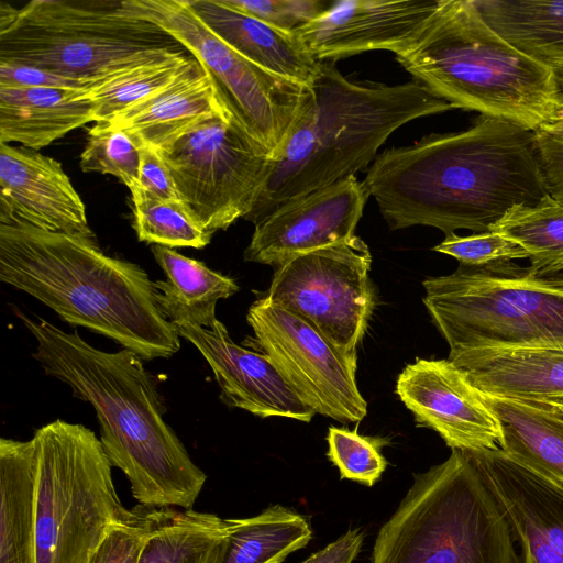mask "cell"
Here are the masks:
<instances>
[{"label": "cell", "instance_id": "obj_34", "mask_svg": "<svg viewBox=\"0 0 563 563\" xmlns=\"http://www.w3.org/2000/svg\"><path fill=\"white\" fill-rule=\"evenodd\" d=\"M327 442V456L338 467L342 479L373 486L386 470L387 461L380 452L386 443L383 438L331 426Z\"/></svg>", "mask_w": 563, "mask_h": 563}, {"label": "cell", "instance_id": "obj_9", "mask_svg": "<svg viewBox=\"0 0 563 563\" xmlns=\"http://www.w3.org/2000/svg\"><path fill=\"white\" fill-rule=\"evenodd\" d=\"M36 563H89L126 509L100 439L57 419L36 429Z\"/></svg>", "mask_w": 563, "mask_h": 563}, {"label": "cell", "instance_id": "obj_18", "mask_svg": "<svg viewBox=\"0 0 563 563\" xmlns=\"http://www.w3.org/2000/svg\"><path fill=\"white\" fill-rule=\"evenodd\" d=\"M174 325L179 336L190 342L210 365L220 398L229 407L260 418L282 417L302 422H310L317 415L266 356L234 343L221 321L217 320L211 329L185 322Z\"/></svg>", "mask_w": 563, "mask_h": 563}, {"label": "cell", "instance_id": "obj_42", "mask_svg": "<svg viewBox=\"0 0 563 563\" xmlns=\"http://www.w3.org/2000/svg\"><path fill=\"white\" fill-rule=\"evenodd\" d=\"M545 400H551V401L555 402L563 410V396L550 398V399H545Z\"/></svg>", "mask_w": 563, "mask_h": 563}, {"label": "cell", "instance_id": "obj_36", "mask_svg": "<svg viewBox=\"0 0 563 563\" xmlns=\"http://www.w3.org/2000/svg\"><path fill=\"white\" fill-rule=\"evenodd\" d=\"M155 514L156 508L137 504L112 528L89 563H137Z\"/></svg>", "mask_w": 563, "mask_h": 563}, {"label": "cell", "instance_id": "obj_14", "mask_svg": "<svg viewBox=\"0 0 563 563\" xmlns=\"http://www.w3.org/2000/svg\"><path fill=\"white\" fill-rule=\"evenodd\" d=\"M462 452L507 520L520 563H563V483L500 448Z\"/></svg>", "mask_w": 563, "mask_h": 563}, {"label": "cell", "instance_id": "obj_33", "mask_svg": "<svg viewBox=\"0 0 563 563\" xmlns=\"http://www.w3.org/2000/svg\"><path fill=\"white\" fill-rule=\"evenodd\" d=\"M140 164L139 143L126 130L109 122H97L89 129L80 155L82 172L115 176L131 189L137 185Z\"/></svg>", "mask_w": 563, "mask_h": 563}, {"label": "cell", "instance_id": "obj_1", "mask_svg": "<svg viewBox=\"0 0 563 563\" xmlns=\"http://www.w3.org/2000/svg\"><path fill=\"white\" fill-rule=\"evenodd\" d=\"M363 184L390 230L427 225L445 236L490 231L514 206L550 194L536 131L485 114L464 131L385 150Z\"/></svg>", "mask_w": 563, "mask_h": 563}, {"label": "cell", "instance_id": "obj_30", "mask_svg": "<svg viewBox=\"0 0 563 563\" xmlns=\"http://www.w3.org/2000/svg\"><path fill=\"white\" fill-rule=\"evenodd\" d=\"M199 62L191 55L142 63L113 73L86 90L93 121L110 122L145 102L192 71Z\"/></svg>", "mask_w": 563, "mask_h": 563}, {"label": "cell", "instance_id": "obj_39", "mask_svg": "<svg viewBox=\"0 0 563 563\" xmlns=\"http://www.w3.org/2000/svg\"><path fill=\"white\" fill-rule=\"evenodd\" d=\"M96 84L66 78L31 66L0 63V88L44 87L88 90Z\"/></svg>", "mask_w": 563, "mask_h": 563}, {"label": "cell", "instance_id": "obj_7", "mask_svg": "<svg viewBox=\"0 0 563 563\" xmlns=\"http://www.w3.org/2000/svg\"><path fill=\"white\" fill-rule=\"evenodd\" d=\"M511 529L461 450L413 483L377 533L369 563H520Z\"/></svg>", "mask_w": 563, "mask_h": 563}, {"label": "cell", "instance_id": "obj_2", "mask_svg": "<svg viewBox=\"0 0 563 563\" xmlns=\"http://www.w3.org/2000/svg\"><path fill=\"white\" fill-rule=\"evenodd\" d=\"M16 314L36 340L33 357L45 374L93 407L102 448L126 476L135 500L151 508L192 509L207 475L164 420L165 408L142 358L128 349L98 350L77 331Z\"/></svg>", "mask_w": 563, "mask_h": 563}, {"label": "cell", "instance_id": "obj_37", "mask_svg": "<svg viewBox=\"0 0 563 563\" xmlns=\"http://www.w3.org/2000/svg\"><path fill=\"white\" fill-rule=\"evenodd\" d=\"M228 5L279 30L296 32L321 14L332 1L323 0H223Z\"/></svg>", "mask_w": 563, "mask_h": 563}, {"label": "cell", "instance_id": "obj_29", "mask_svg": "<svg viewBox=\"0 0 563 563\" xmlns=\"http://www.w3.org/2000/svg\"><path fill=\"white\" fill-rule=\"evenodd\" d=\"M227 520L229 534L221 563H282L312 538L306 517L282 505L253 517Z\"/></svg>", "mask_w": 563, "mask_h": 563}, {"label": "cell", "instance_id": "obj_4", "mask_svg": "<svg viewBox=\"0 0 563 563\" xmlns=\"http://www.w3.org/2000/svg\"><path fill=\"white\" fill-rule=\"evenodd\" d=\"M455 109L416 80L358 82L334 62L320 68L252 212L254 224L285 201L367 169L377 150L412 120Z\"/></svg>", "mask_w": 563, "mask_h": 563}, {"label": "cell", "instance_id": "obj_21", "mask_svg": "<svg viewBox=\"0 0 563 563\" xmlns=\"http://www.w3.org/2000/svg\"><path fill=\"white\" fill-rule=\"evenodd\" d=\"M448 360L488 395L537 400L563 396L562 349H481Z\"/></svg>", "mask_w": 563, "mask_h": 563}, {"label": "cell", "instance_id": "obj_32", "mask_svg": "<svg viewBox=\"0 0 563 563\" xmlns=\"http://www.w3.org/2000/svg\"><path fill=\"white\" fill-rule=\"evenodd\" d=\"M137 239L167 247L202 249L212 233L205 230L181 200L156 198L137 186L130 189Z\"/></svg>", "mask_w": 563, "mask_h": 563}, {"label": "cell", "instance_id": "obj_6", "mask_svg": "<svg viewBox=\"0 0 563 563\" xmlns=\"http://www.w3.org/2000/svg\"><path fill=\"white\" fill-rule=\"evenodd\" d=\"M190 54L124 1H0V63L31 66L93 82L122 69Z\"/></svg>", "mask_w": 563, "mask_h": 563}, {"label": "cell", "instance_id": "obj_11", "mask_svg": "<svg viewBox=\"0 0 563 563\" xmlns=\"http://www.w3.org/2000/svg\"><path fill=\"white\" fill-rule=\"evenodd\" d=\"M158 151L179 199L212 234L252 212L273 162L271 153L251 141L223 110Z\"/></svg>", "mask_w": 563, "mask_h": 563}, {"label": "cell", "instance_id": "obj_12", "mask_svg": "<svg viewBox=\"0 0 563 563\" xmlns=\"http://www.w3.org/2000/svg\"><path fill=\"white\" fill-rule=\"evenodd\" d=\"M372 255L357 235L296 255L275 268L266 297L357 358L375 301Z\"/></svg>", "mask_w": 563, "mask_h": 563}, {"label": "cell", "instance_id": "obj_31", "mask_svg": "<svg viewBox=\"0 0 563 563\" xmlns=\"http://www.w3.org/2000/svg\"><path fill=\"white\" fill-rule=\"evenodd\" d=\"M490 231L521 245L533 269L563 271V201L550 194L534 206H514Z\"/></svg>", "mask_w": 563, "mask_h": 563}, {"label": "cell", "instance_id": "obj_38", "mask_svg": "<svg viewBox=\"0 0 563 563\" xmlns=\"http://www.w3.org/2000/svg\"><path fill=\"white\" fill-rule=\"evenodd\" d=\"M137 143L141 164L139 181L135 186L156 198L180 200L172 173L159 151L139 141Z\"/></svg>", "mask_w": 563, "mask_h": 563}, {"label": "cell", "instance_id": "obj_19", "mask_svg": "<svg viewBox=\"0 0 563 563\" xmlns=\"http://www.w3.org/2000/svg\"><path fill=\"white\" fill-rule=\"evenodd\" d=\"M96 240L86 207L56 159L0 143V222Z\"/></svg>", "mask_w": 563, "mask_h": 563}, {"label": "cell", "instance_id": "obj_16", "mask_svg": "<svg viewBox=\"0 0 563 563\" xmlns=\"http://www.w3.org/2000/svg\"><path fill=\"white\" fill-rule=\"evenodd\" d=\"M417 426L435 431L451 450L499 448L500 427L483 394L450 360L417 358L396 382Z\"/></svg>", "mask_w": 563, "mask_h": 563}, {"label": "cell", "instance_id": "obj_10", "mask_svg": "<svg viewBox=\"0 0 563 563\" xmlns=\"http://www.w3.org/2000/svg\"><path fill=\"white\" fill-rule=\"evenodd\" d=\"M123 1L132 13L156 23L187 48L211 79L230 120L273 157L299 114L309 87L244 58L211 32L186 0Z\"/></svg>", "mask_w": 563, "mask_h": 563}, {"label": "cell", "instance_id": "obj_15", "mask_svg": "<svg viewBox=\"0 0 563 563\" xmlns=\"http://www.w3.org/2000/svg\"><path fill=\"white\" fill-rule=\"evenodd\" d=\"M369 195L356 176L291 198L255 223L244 260L275 268L355 234Z\"/></svg>", "mask_w": 563, "mask_h": 563}, {"label": "cell", "instance_id": "obj_41", "mask_svg": "<svg viewBox=\"0 0 563 563\" xmlns=\"http://www.w3.org/2000/svg\"><path fill=\"white\" fill-rule=\"evenodd\" d=\"M543 130L563 133V113Z\"/></svg>", "mask_w": 563, "mask_h": 563}, {"label": "cell", "instance_id": "obj_13", "mask_svg": "<svg viewBox=\"0 0 563 563\" xmlns=\"http://www.w3.org/2000/svg\"><path fill=\"white\" fill-rule=\"evenodd\" d=\"M246 320L253 336L243 345L266 356L310 409L342 423L365 418L367 404L356 383L357 358L266 296L251 305Z\"/></svg>", "mask_w": 563, "mask_h": 563}, {"label": "cell", "instance_id": "obj_23", "mask_svg": "<svg viewBox=\"0 0 563 563\" xmlns=\"http://www.w3.org/2000/svg\"><path fill=\"white\" fill-rule=\"evenodd\" d=\"M482 394L500 427L499 448L563 483V410L551 400Z\"/></svg>", "mask_w": 563, "mask_h": 563}, {"label": "cell", "instance_id": "obj_27", "mask_svg": "<svg viewBox=\"0 0 563 563\" xmlns=\"http://www.w3.org/2000/svg\"><path fill=\"white\" fill-rule=\"evenodd\" d=\"M486 24L563 78V0H473Z\"/></svg>", "mask_w": 563, "mask_h": 563}, {"label": "cell", "instance_id": "obj_26", "mask_svg": "<svg viewBox=\"0 0 563 563\" xmlns=\"http://www.w3.org/2000/svg\"><path fill=\"white\" fill-rule=\"evenodd\" d=\"M152 253L166 276L165 280L155 282L158 306L164 316L173 323L185 322L211 329L218 320V300L236 294V282L170 247L153 245Z\"/></svg>", "mask_w": 563, "mask_h": 563}, {"label": "cell", "instance_id": "obj_3", "mask_svg": "<svg viewBox=\"0 0 563 563\" xmlns=\"http://www.w3.org/2000/svg\"><path fill=\"white\" fill-rule=\"evenodd\" d=\"M0 280L142 360L168 358L180 347L155 282L137 264L104 254L96 240L0 222Z\"/></svg>", "mask_w": 563, "mask_h": 563}, {"label": "cell", "instance_id": "obj_22", "mask_svg": "<svg viewBox=\"0 0 563 563\" xmlns=\"http://www.w3.org/2000/svg\"><path fill=\"white\" fill-rule=\"evenodd\" d=\"M88 122L95 121L86 90L0 88V143L36 151Z\"/></svg>", "mask_w": 563, "mask_h": 563}, {"label": "cell", "instance_id": "obj_25", "mask_svg": "<svg viewBox=\"0 0 563 563\" xmlns=\"http://www.w3.org/2000/svg\"><path fill=\"white\" fill-rule=\"evenodd\" d=\"M33 440H0V563H36Z\"/></svg>", "mask_w": 563, "mask_h": 563}, {"label": "cell", "instance_id": "obj_8", "mask_svg": "<svg viewBox=\"0 0 563 563\" xmlns=\"http://www.w3.org/2000/svg\"><path fill=\"white\" fill-rule=\"evenodd\" d=\"M422 285L449 357L481 349L563 350V271L540 272L514 261L459 264Z\"/></svg>", "mask_w": 563, "mask_h": 563}, {"label": "cell", "instance_id": "obj_35", "mask_svg": "<svg viewBox=\"0 0 563 563\" xmlns=\"http://www.w3.org/2000/svg\"><path fill=\"white\" fill-rule=\"evenodd\" d=\"M433 251L456 258L460 264L483 266L500 261L528 258L525 249L505 235L486 231L461 236L449 234Z\"/></svg>", "mask_w": 563, "mask_h": 563}, {"label": "cell", "instance_id": "obj_20", "mask_svg": "<svg viewBox=\"0 0 563 563\" xmlns=\"http://www.w3.org/2000/svg\"><path fill=\"white\" fill-rule=\"evenodd\" d=\"M192 12L232 49L283 78L310 87L320 62L294 32L279 30L223 0H186Z\"/></svg>", "mask_w": 563, "mask_h": 563}, {"label": "cell", "instance_id": "obj_5", "mask_svg": "<svg viewBox=\"0 0 563 563\" xmlns=\"http://www.w3.org/2000/svg\"><path fill=\"white\" fill-rule=\"evenodd\" d=\"M396 60L455 109L536 132L563 113V78L503 40L473 0H441L420 36Z\"/></svg>", "mask_w": 563, "mask_h": 563}, {"label": "cell", "instance_id": "obj_24", "mask_svg": "<svg viewBox=\"0 0 563 563\" xmlns=\"http://www.w3.org/2000/svg\"><path fill=\"white\" fill-rule=\"evenodd\" d=\"M220 110L223 109L213 84L199 64L164 91L119 114L109 123L126 130L139 142L161 150Z\"/></svg>", "mask_w": 563, "mask_h": 563}, {"label": "cell", "instance_id": "obj_40", "mask_svg": "<svg viewBox=\"0 0 563 563\" xmlns=\"http://www.w3.org/2000/svg\"><path fill=\"white\" fill-rule=\"evenodd\" d=\"M363 541L364 532L361 529H350L301 563H353L362 549Z\"/></svg>", "mask_w": 563, "mask_h": 563}, {"label": "cell", "instance_id": "obj_28", "mask_svg": "<svg viewBox=\"0 0 563 563\" xmlns=\"http://www.w3.org/2000/svg\"><path fill=\"white\" fill-rule=\"evenodd\" d=\"M228 534V520L216 514L156 508L137 563H221Z\"/></svg>", "mask_w": 563, "mask_h": 563}, {"label": "cell", "instance_id": "obj_17", "mask_svg": "<svg viewBox=\"0 0 563 563\" xmlns=\"http://www.w3.org/2000/svg\"><path fill=\"white\" fill-rule=\"evenodd\" d=\"M441 0H338L295 33L319 62L410 47Z\"/></svg>", "mask_w": 563, "mask_h": 563}]
</instances>
